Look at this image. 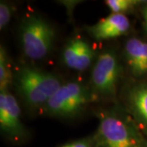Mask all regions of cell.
<instances>
[{"label": "cell", "instance_id": "12", "mask_svg": "<svg viewBox=\"0 0 147 147\" xmlns=\"http://www.w3.org/2000/svg\"><path fill=\"white\" fill-rule=\"evenodd\" d=\"M142 1L137 0H107L105 4L112 11V13L124 14L127 11L133 9L135 7L141 4Z\"/></svg>", "mask_w": 147, "mask_h": 147}, {"label": "cell", "instance_id": "4", "mask_svg": "<svg viewBox=\"0 0 147 147\" xmlns=\"http://www.w3.org/2000/svg\"><path fill=\"white\" fill-rule=\"evenodd\" d=\"M92 100L94 96L89 88L71 81L62 84L42 110L48 115L69 118L78 115Z\"/></svg>", "mask_w": 147, "mask_h": 147}, {"label": "cell", "instance_id": "8", "mask_svg": "<svg viewBox=\"0 0 147 147\" xmlns=\"http://www.w3.org/2000/svg\"><path fill=\"white\" fill-rule=\"evenodd\" d=\"M130 27V21L125 14L111 13L93 26L88 27V31L96 40H106L125 34Z\"/></svg>", "mask_w": 147, "mask_h": 147}, {"label": "cell", "instance_id": "1", "mask_svg": "<svg viewBox=\"0 0 147 147\" xmlns=\"http://www.w3.org/2000/svg\"><path fill=\"white\" fill-rule=\"evenodd\" d=\"M98 117L95 147H144L147 139L128 114L115 109L101 111Z\"/></svg>", "mask_w": 147, "mask_h": 147}, {"label": "cell", "instance_id": "14", "mask_svg": "<svg viewBox=\"0 0 147 147\" xmlns=\"http://www.w3.org/2000/svg\"><path fill=\"white\" fill-rule=\"evenodd\" d=\"M65 147H95V142L93 136L86 137L84 139L77 140L72 142H69L64 145Z\"/></svg>", "mask_w": 147, "mask_h": 147}, {"label": "cell", "instance_id": "2", "mask_svg": "<svg viewBox=\"0 0 147 147\" xmlns=\"http://www.w3.org/2000/svg\"><path fill=\"white\" fill-rule=\"evenodd\" d=\"M16 84L27 105L33 108H43L63 84L53 74L26 65L18 70Z\"/></svg>", "mask_w": 147, "mask_h": 147}, {"label": "cell", "instance_id": "16", "mask_svg": "<svg viewBox=\"0 0 147 147\" xmlns=\"http://www.w3.org/2000/svg\"><path fill=\"white\" fill-rule=\"evenodd\" d=\"M144 147H147V141H146V144H145V146H144Z\"/></svg>", "mask_w": 147, "mask_h": 147}, {"label": "cell", "instance_id": "9", "mask_svg": "<svg viewBox=\"0 0 147 147\" xmlns=\"http://www.w3.org/2000/svg\"><path fill=\"white\" fill-rule=\"evenodd\" d=\"M126 104L131 118L147 136V83L135 84L128 89Z\"/></svg>", "mask_w": 147, "mask_h": 147}, {"label": "cell", "instance_id": "7", "mask_svg": "<svg viewBox=\"0 0 147 147\" xmlns=\"http://www.w3.org/2000/svg\"><path fill=\"white\" fill-rule=\"evenodd\" d=\"M95 55L93 48L87 41L82 38H73L64 47L62 60L68 68L81 72L89 68Z\"/></svg>", "mask_w": 147, "mask_h": 147}, {"label": "cell", "instance_id": "6", "mask_svg": "<svg viewBox=\"0 0 147 147\" xmlns=\"http://www.w3.org/2000/svg\"><path fill=\"white\" fill-rule=\"evenodd\" d=\"M21 108L9 91L0 92V129L11 141H23L28 136L21 119Z\"/></svg>", "mask_w": 147, "mask_h": 147}, {"label": "cell", "instance_id": "5", "mask_svg": "<svg viewBox=\"0 0 147 147\" xmlns=\"http://www.w3.org/2000/svg\"><path fill=\"white\" fill-rule=\"evenodd\" d=\"M120 75L121 67L115 53L106 51L100 54L91 74L90 89L94 98H115Z\"/></svg>", "mask_w": 147, "mask_h": 147}, {"label": "cell", "instance_id": "10", "mask_svg": "<svg viewBox=\"0 0 147 147\" xmlns=\"http://www.w3.org/2000/svg\"><path fill=\"white\" fill-rule=\"evenodd\" d=\"M124 57L131 74L137 79L147 77V42L133 37L124 45Z\"/></svg>", "mask_w": 147, "mask_h": 147}, {"label": "cell", "instance_id": "11", "mask_svg": "<svg viewBox=\"0 0 147 147\" xmlns=\"http://www.w3.org/2000/svg\"><path fill=\"white\" fill-rule=\"evenodd\" d=\"M13 81L9 60L5 48L0 47V91H8V88Z\"/></svg>", "mask_w": 147, "mask_h": 147}, {"label": "cell", "instance_id": "17", "mask_svg": "<svg viewBox=\"0 0 147 147\" xmlns=\"http://www.w3.org/2000/svg\"><path fill=\"white\" fill-rule=\"evenodd\" d=\"M61 147H65V146H61Z\"/></svg>", "mask_w": 147, "mask_h": 147}, {"label": "cell", "instance_id": "15", "mask_svg": "<svg viewBox=\"0 0 147 147\" xmlns=\"http://www.w3.org/2000/svg\"><path fill=\"white\" fill-rule=\"evenodd\" d=\"M142 13L143 21H144V26H145V28H146V30L147 31V3H146L145 6L142 7Z\"/></svg>", "mask_w": 147, "mask_h": 147}, {"label": "cell", "instance_id": "13", "mask_svg": "<svg viewBox=\"0 0 147 147\" xmlns=\"http://www.w3.org/2000/svg\"><path fill=\"white\" fill-rule=\"evenodd\" d=\"M14 8L12 6L1 1L0 3V29L3 30L10 22L13 15Z\"/></svg>", "mask_w": 147, "mask_h": 147}, {"label": "cell", "instance_id": "3", "mask_svg": "<svg viewBox=\"0 0 147 147\" xmlns=\"http://www.w3.org/2000/svg\"><path fill=\"white\" fill-rule=\"evenodd\" d=\"M55 30L42 16L29 15L21 27V42L25 55L31 60H42L51 52Z\"/></svg>", "mask_w": 147, "mask_h": 147}]
</instances>
